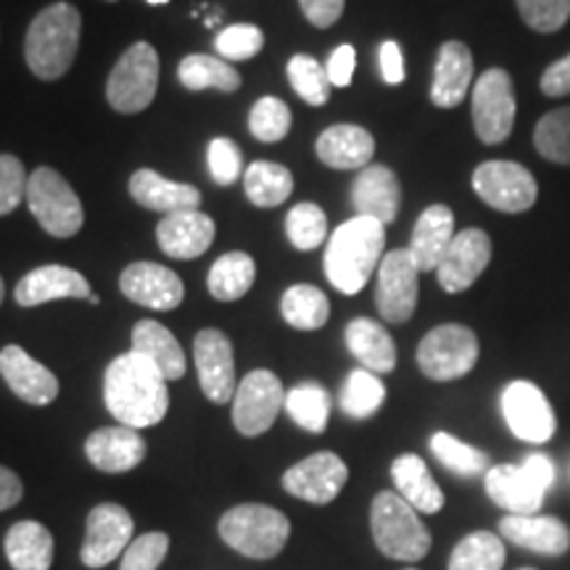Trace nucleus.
Wrapping results in <instances>:
<instances>
[{
  "label": "nucleus",
  "mask_w": 570,
  "mask_h": 570,
  "mask_svg": "<svg viewBox=\"0 0 570 570\" xmlns=\"http://www.w3.org/2000/svg\"><path fill=\"white\" fill-rule=\"evenodd\" d=\"M104 402L119 425L135 431L151 428L161 423L169 410L167 377L146 356L127 352L106 367Z\"/></svg>",
  "instance_id": "1"
},
{
  "label": "nucleus",
  "mask_w": 570,
  "mask_h": 570,
  "mask_svg": "<svg viewBox=\"0 0 570 570\" xmlns=\"http://www.w3.org/2000/svg\"><path fill=\"white\" fill-rule=\"evenodd\" d=\"M386 225L370 217L346 219L325 246V277L344 296H356L383 262Z\"/></svg>",
  "instance_id": "2"
},
{
  "label": "nucleus",
  "mask_w": 570,
  "mask_h": 570,
  "mask_svg": "<svg viewBox=\"0 0 570 570\" xmlns=\"http://www.w3.org/2000/svg\"><path fill=\"white\" fill-rule=\"evenodd\" d=\"M82 13L71 3L46 6L24 35V61L38 80H61L77 59Z\"/></svg>",
  "instance_id": "3"
},
{
  "label": "nucleus",
  "mask_w": 570,
  "mask_h": 570,
  "mask_svg": "<svg viewBox=\"0 0 570 570\" xmlns=\"http://www.w3.org/2000/svg\"><path fill=\"white\" fill-rule=\"evenodd\" d=\"M370 531H373L377 550L391 560L417 562L431 552V531L420 520V512L396 491H381L373 499Z\"/></svg>",
  "instance_id": "4"
},
{
  "label": "nucleus",
  "mask_w": 570,
  "mask_h": 570,
  "mask_svg": "<svg viewBox=\"0 0 570 570\" xmlns=\"http://www.w3.org/2000/svg\"><path fill=\"white\" fill-rule=\"evenodd\" d=\"M219 537L252 560H273L291 539V520L269 504H235L219 518Z\"/></svg>",
  "instance_id": "5"
},
{
  "label": "nucleus",
  "mask_w": 570,
  "mask_h": 570,
  "mask_svg": "<svg viewBox=\"0 0 570 570\" xmlns=\"http://www.w3.org/2000/svg\"><path fill=\"white\" fill-rule=\"evenodd\" d=\"M554 483V465L547 454H529L520 465H494L483 487L497 508L508 515H537Z\"/></svg>",
  "instance_id": "6"
},
{
  "label": "nucleus",
  "mask_w": 570,
  "mask_h": 570,
  "mask_svg": "<svg viewBox=\"0 0 570 570\" xmlns=\"http://www.w3.org/2000/svg\"><path fill=\"white\" fill-rule=\"evenodd\" d=\"M27 206L42 230L53 238H75L85 225L80 196L67 177L51 167H38L27 183Z\"/></svg>",
  "instance_id": "7"
},
{
  "label": "nucleus",
  "mask_w": 570,
  "mask_h": 570,
  "mask_svg": "<svg viewBox=\"0 0 570 570\" xmlns=\"http://www.w3.org/2000/svg\"><path fill=\"white\" fill-rule=\"evenodd\" d=\"M159 88V53L151 42H135L114 63L106 101L119 114H140L154 104Z\"/></svg>",
  "instance_id": "8"
},
{
  "label": "nucleus",
  "mask_w": 570,
  "mask_h": 570,
  "mask_svg": "<svg viewBox=\"0 0 570 570\" xmlns=\"http://www.w3.org/2000/svg\"><path fill=\"white\" fill-rule=\"evenodd\" d=\"M481 354L479 336L468 325L446 323L425 333L417 346L420 373L436 383L458 381L475 367Z\"/></svg>",
  "instance_id": "9"
},
{
  "label": "nucleus",
  "mask_w": 570,
  "mask_h": 570,
  "mask_svg": "<svg viewBox=\"0 0 570 570\" xmlns=\"http://www.w3.org/2000/svg\"><path fill=\"white\" fill-rule=\"evenodd\" d=\"M470 109H473V127L481 142L497 146L512 135L515 127V85L504 69H487L473 85L470 96Z\"/></svg>",
  "instance_id": "10"
},
{
  "label": "nucleus",
  "mask_w": 570,
  "mask_h": 570,
  "mask_svg": "<svg viewBox=\"0 0 570 570\" xmlns=\"http://www.w3.org/2000/svg\"><path fill=\"white\" fill-rule=\"evenodd\" d=\"M473 190L483 204L504 214L529 212L539 198V185L531 169L510 159L479 164L473 173Z\"/></svg>",
  "instance_id": "11"
},
{
  "label": "nucleus",
  "mask_w": 570,
  "mask_h": 570,
  "mask_svg": "<svg viewBox=\"0 0 570 570\" xmlns=\"http://www.w3.org/2000/svg\"><path fill=\"white\" fill-rule=\"evenodd\" d=\"M285 410V389L269 370H254L238 383L233 396V423L240 436L256 439L275 425Z\"/></svg>",
  "instance_id": "12"
},
{
  "label": "nucleus",
  "mask_w": 570,
  "mask_h": 570,
  "mask_svg": "<svg viewBox=\"0 0 570 570\" xmlns=\"http://www.w3.org/2000/svg\"><path fill=\"white\" fill-rule=\"evenodd\" d=\"M417 275L420 267L410 248H394L383 256L381 267H377L375 306L386 323L402 325L415 315L420 294Z\"/></svg>",
  "instance_id": "13"
},
{
  "label": "nucleus",
  "mask_w": 570,
  "mask_h": 570,
  "mask_svg": "<svg viewBox=\"0 0 570 570\" xmlns=\"http://www.w3.org/2000/svg\"><path fill=\"white\" fill-rule=\"evenodd\" d=\"M502 415L512 436L525 444H547L558 431L550 399L531 381L508 383L502 391Z\"/></svg>",
  "instance_id": "14"
},
{
  "label": "nucleus",
  "mask_w": 570,
  "mask_h": 570,
  "mask_svg": "<svg viewBox=\"0 0 570 570\" xmlns=\"http://www.w3.org/2000/svg\"><path fill=\"white\" fill-rule=\"evenodd\" d=\"M132 515L122 504L104 502L90 510L88 523H85V541L80 558L85 568H106L119 554H125L127 547L132 544Z\"/></svg>",
  "instance_id": "15"
},
{
  "label": "nucleus",
  "mask_w": 570,
  "mask_h": 570,
  "mask_svg": "<svg viewBox=\"0 0 570 570\" xmlns=\"http://www.w3.org/2000/svg\"><path fill=\"white\" fill-rule=\"evenodd\" d=\"M194 356L198 370V383L206 399L214 404L233 402L235 389V354L233 341L217 327H204L194 341Z\"/></svg>",
  "instance_id": "16"
},
{
  "label": "nucleus",
  "mask_w": 570,
  "mask_h": 570,
  "mask_svg": "<svg viewBox=\"0 0 570 570\" xmlns=\"http://www.w3.org/2000/svg\"><path fill=\"white\" fill-rule=\"evenodd\" d=\"M348 481L346 462L333 452H315L285 470L283 489L309 504H331Z\"/></svg>",
  "instance_id": "17"
},
{
  "label": "nucleus",
  "mask_w": 570,
  "mask_h": 570,
  "mask_svg": "<svg viewBox=\"0 0 570 570\" xmlns=\"http://www.w3.org/2000/svg\"><path fill=\"white\" fill-rule=\"evenodd\" d=\"M491 262V238L489 233L479 230V227H468L454 235L449 244L446 254L441 256L436 275L439 285L446 294H462L473 285L479 277L487 273Z\"/></svg>",
  "instance_id": "18"
},
{
  "label": "nucleus",
  "mask_w": 570,
  "mask_h": 570,
  "mask_svg": "<svg viewBox=\"0 0 570 570\" xmlns=\"http://www.w3.org/2000/svg\"><path fill=\"white\" fill-rule=\"evenodd\" d=\"M119 291L130 302L154 312H173L183 304L185 285L180 275L156 262H132L119 277Z\"/></svg>",
  "instance_id": "19"
},
{
  "label": "nucleus",
  "mask_w": 570,
  "mask_h": 570,
  "mask_svg": "<svg viewBox=\"0 0 570 570\" xmlns=\"http://www.w3.org/2000/svg\"><path fill=\"white\" fill-rule=\"evenodd\" d=\"M0 375L6 386L32 407H46L59 396V377L17 344L0 352Z\"/></svg>",
  "instance_id": "20"
},
{
  "label": "nucleus",
  "mask_w": 570,
  "mask_h": 570,
  "mask_svg": "<svg viewBox=\"0 0 570 570\" xmlns=\"http://www.w3.org/2000/svg\"><path fill=\"white\" fill-rule=\"evenodd\" d=\"M85 458L101 473H130L146 458V441L140 431L127 425L98 428L85 441Z\"/></svg>",
  "instance_id": "21"
},
{
  "label": "nucleus",
  "mask_w": 570,
  "mask_h": 570,
  "mask_svg": "<svg viewBox=\"0 0 570 570\" xmlns=\"http://www.w3.org/2000/svg\"><path fill=\"white\" fill-rule=\"evenodd\" d=\"M499 537L520 550L560 558L570 550V529L554 515H504L499 520Z\"/></svg>",
  "instance_id": "22"
},
{
  "label": "nucleus",
  "mask_w": 570,
  "mask_h": 570,
  "mask_svg": "<svg viewBox=\"0 0 570 570\" xmlns=\"http://www.w3.org/2000/svg\"><path fill=\"white\" fill-rule=\"evenodd\" d=\"M352 204L356 217H370L381 225H391L399 217V206H402L399 177L383 164H370V167L360 169L352 185Z\"/></svg>",
  "instance_id": "23"
},
{
  "label": "nucleus",
  "mask_w": 570,
  "mask_h": 570,
  "mask_svg": "<svg viewBox=\"0 0 570 570\" xmlns=\"http://www.w3.org/2000/svg\"><path fill=\"white\" fill-rule=\"evenodd\" d=\"M214 235H217L214 219L198 209L169 214V217H161L159 227H156L159 248L173 259H198L209 252Z\"/></svg>",
  "instance_id": "24"
},
{
  "label": "nucleus",
  "mask_w": 570,
  "mask_h": 570,
  "mask_svg": "<svg viewBox=\"0 0 570 570\" xmlns=\"http://www.w3.org/2000/svg\"><path fill=\"white\" fill-rule=\"evenodd\" d=\"M475 63L473 53L465 42L446 40L439 48L436 67H433V82H431V101L439 109H454L465 101L470 85H473Z\"/></svg>",
  "instance_id": "25"
},
{
  "label": "nucleus",
  "mask_w": 570,
  "mask_h": 570,
  "mask_svg": "<svg viewBox=\"0 0 570 570\" xmlns=\"http://www.w3.org/2000/svg\"><path fill=\"white\" fill-rule=\"evenodd\" d=\"M92 294L88 277L63 265H46L27 273L17 283L13 298L24 309L56 302V298H88Z\"/></svg>",
  "instance_id": "26"
},
{
  "label": "nucleus",
  "mask_w": 570,
  "mask_h": 570,
  "mask_svg": "<svg viewBox=\"0 0 570 570\" xmlns=\"http://www.w3.org/2000/svg\"><path fill=\"white\" fill-rule=\"evenodd\" d=\"M130 196L142 209L159 212L164 217L198 209V204H202V190L188 183L167 180V177L154 173V169H138L130 177Z\"/></svg>",
  "instance_id": "27"
},
{
  "label": "nucleus",
  "mask_w": 570,
  "mask_h": 570,
  "mask_svg": "<svg viewBox=\"0 0 570 570\" xmlns=\"http://www.w3.org/2000/svg\"><path fill=\"white\" fill-rule=\"evenodd\" d=\"M317 159L333 169H365L375 156V138L360 125H333L315 142Z\"/></svg>",
  "instance_id": "28"
},
{
  "label": "nucleus",
  "mask_w": 570,
  "mask_h": 570,
  "mask_svg": "<svg viewBox=\"0 0 570 570\" xmlns=\"http://www.w3.org/2000/svg\"><path fill=\"white\" fill-rule=\"evenodd\" d=\"M454 235H458L454 233V212L446 204H431L420 214L407 246L410 254L415 256L420 273H433L439 267L441 256L446 254Z\"/></svg>",
  "instance_id": "29"
},
{
  "label": "nucleus",
  "mask_w": 570,
  "mask_h": 570,
  "mask_svg": "<svg viewBox=\"0 0 570 570\" xmlns=\"http://www.w3.org/2000/svg\"><path fill=\"white\" fill-rule=\"evenodd\" d=\"M391 479H394L396 494L412 504L420 515H436L444 510V491L433 481L431 470L417 454H399L391 462Z\"/></svg>",
  "instance_id": "30"
},
{
  "label": "nucleus",
  "mask_w": 570,
  "mask_h": 570,
  "mask_svg": "<svg viewBox=\"0 0 570 570\" xmlns=\"http://www.w3.org/2000/svg\"><path fill=\"white\" fill-rule=\"evenodd\" d=\"M346 346L362 367L375 375L394 373L396 344L381 323L370 317H356L346 325Z\"/></svg>",
  "instance_id": "31"
},
{
  "label": "nucleus",
  "mask_w": 570,
  "mask_h": 570,
  "mask_svg": "<svg viewBox=\"0 0 570 570\" xmlns=\"http://www.w3.org/2000/svg\"><path fill=\"white\" fill-rule=\"evenodd\" d=\"M3 550L13 570H51L53 537L38 520L13 523L6 533Z\"/></svg>",
  "instance_id": "32"
},
{
  "label": "nucleus",
  "mask_w": 570,
  "mask_h": 570,
  "mask_svg": "<svg viewBox=\"0 0 570 570\" xmlns=\"http://www.w3.org/2000/svg\"><path fill=\"white\" fill-rule=\"evenodd\" d=\"M132 352L146 356L167 381L185 375V354L177 338L156 320H140L132 327Z\"/></svg>",
  "instance_id": "33"
},
{
  "label": "nucleus",
  "mask_w": 570,
  "mask_h": 570,
  "mask_svg": "<svg viewBox=\"0 0 570 570\" xmlns=\"http://www.w3.org/2000/svg\"><path fill=\"white\" fill-rule=\"evenodd\" d=\"M246 198L259 209H275L294 194V175L275 161H252L244 175Z\"/></svg>",
  "instance_id": "34"
},
{
  "label": "nucleus",
  "mask_w": 570,
  "mask_h": 570,
  "mask_svg": "<svg viewBox=\"0 0 570 570\" xmlns=\"http://www.w3.org/2000/svg\"><path fill=\"white\" fill-rule=\"evenodd\" d=\"M177 80L185 90L202 92V90H219L235 92L240 88V75L225 59L206 53L185 56L177 67Z\"/></svg>",
  "instance_id": "35"
},
{
  "label": "nucleus",
  "mask_w": 570,
  "mask_h": 570,
  "mask_svg": "<svg viewBox=\"0 0 570 570\" xmlns=\"http://www.w3.org/2000/svg\"><path fill=\"white\" fill-rule=\"evenodd\" d=\"M256 281V262L254 256L244 252H230L219 256L209 269L206 285H209V294L217 302H238L244 298Z\"/></svg>",
  "instance_id": "36"
},
{
  "label": "nucleus",
  "mask_w": 570,
  "mask_h": 570,
  "mask_svg": "<svg viewBox=\"0 0 570 570\" xmlns=\"http://www.w3.org/2000/svg\"><path fill=\"white\" fill-rule=\"evenodd\" d=\"M281 315L296 331H320L331 317V302L317 285H291L281 298Z\"/></svg>",
  "instance_id": "37"
},
{
  "label": "nucleus",
  "mask_w": 570,
  "mask_h": 570,
  "mask_svg": "<svg viewBox=\"0 0 570 570\" xmlns=\"http://www.w3.org/2000/svg\"><path fill=\"white\" fill-rule=\"evenodd\" d=\"M508 562V547L491 531H473L458 541L449 554L446 570H502Z\"/></svg>",
  "instance_id": "38"
},
{
  "label": "nucleus",
  "mask_w": 570,
  "mask_h": 570,
  "mask_svg": "<svg viewBox=\"0 0 570 570\" xmlns=\"http://www.w3.org/2000/svg\"><path fill=\"white\" fill-rule=\"evenodd\" d=\"M285 412L304 431L323 433L331 420V394L320 383L304 381L285 394Z\"/></svg>",
  "instance_id": "39"
},
{
  "label": "nucleus",
  "mask_w": 570,
  "mask_h": 570,
  "mask_svg": "<svg viewBox=\"0 0 570 570\" xmlns=\"http://www.w3.org/2000/svg\"><path fill=\"white\" fill-rule=\"evenodd\" d=\"M431 452L449 473L462 475V479H479V475H487L491 468L487 452L465 444V441H460L458 436H452V433L446 431L433 433Z\"/></svg>",
  "instance_id": "40"
},
{
  "label": "nucleus",
  "mask_w": 570,
  "mask_h": 570,
  "mask_svg": "<svg viewBox=\"0 0 570 570\" xmlns=\"http://www.w3.org/2000/svg\"><path fill=\"white\" fill-rule=\"evenodd\" d=\"M386 402V386L375 373L360 367L346 375L344 389H341V410L354 420L373 417Z\"/></svg>",
  "instance_id": "41"
},
{
  "label": "nucleus",
  "mask_w": 570,
  "mask_h": 570,
  "mask_svg": "<svg viewBox=\"0 0 570 570\" xmlns=\"http://www.w3.org/2000/svg\"><path fill=\"white\" fill-rule=\"evenodd\" d=\"M533 146L547 161L570 167V106L554 109L533 127Z\"/></svg>",
  "instance_id": "42"
},
{
  "label": "nucleus",
  "mask_w": 570,
  "mask_h": 570,
  "mask_svg": "<svg viewBox=\"0 0 570 570\" xmlns=\"http://www.w3.org/2000/svg\"><path fill=\"white\" fill-rule=\"evenodd\" d=\"M288 82L296 90V96L309 106H325L331 98V80H327V71L323 63L306 53H296L288 61Z\"/></svg>",
  "instance_id": "43"
},
{
  "label": "nucleus",
  "mask_w": 570,
  "mask_h": 570,
  "mask_svg": "<svg viewBox=\"0 0 570 570\" xmlns=\"http://www.w3.org/2000/svg\"><path fill=\"white\" fill-rule=\"evenodd\" d=\"M285 233L298 252H315L327 238V217L317 204L302 202L285 217Z\"/></svg>",
  "instance_id": "44"
},
{
  "label": "nucleus",
  "mask_w": 570,
  "mask_h": 570,
  "mask_svg": "<svg viewBox=\"0 0 570 570\" xmlns=\"http://www.w3.org/2000/svg\"><path fill=\"white\" fill-rule=\"evenodd\" d=\"M291 122H294V114L288 104L275 96L259 98L248 114V130L262 142H281L291 132Z\"/></svg>",
  "instance_id": "45"
},
{
  "label": "nucleus",
  "mask_w": 570,
  "mask_h": 570,
  "mask_svg": "<svg viewBox=\"0 0 570 570\" xmlns=\"http://www.w3.org/2000/svg\"><path fill=\"white\" fill-rule=\"evenodd\" d=\"M262 48H265V35L256 24H230L214 38V51L227 63L254 59Z\"/></svg>",
  "instance_id": "46"
},
{
  "label": "nucleus",
  "mask_w": 570,
  "mask_h": 570,
  "mask_svg": "<svg viewBox=\"0 0 570 570\" xmlns=\"http://www.w3.org/2000/svg\"><path fill=\"white\" fill-rule=\"evenodd\" d=\"M515 6L520 19L541 35L562 30L570 19V0H515Z\"/></svg>",
  "instance_id": "47"
},
{
  "label": "nucleus",
  "mask_w": 570,
  "mask_h": 570,
  "mask_svg": "<svg viewBox=\"0 0 570 570\" xmlns=\"http://www.w3.org/2000/svg\"><path fill=\"white\" fill-rule=\"evenodd\" d=\"M27 169L13 154H0V217L17 212L27 202Z\"/></svg>",
  "instance_id": "48"
},
{
  "label": "nucleus",
  "mask_w": 570,
  "mask_h": 570,
  "mask_svg": "<svg viewBox=\"0 0 570 570\" xmlns=\"http://www.w3.org/2000/svg\"><path fill=\"white\" fill-rule=\"evenodd\" d=\"M206 164H209V175L217 185H233L244 175V156L240 148L230 138H214L206 148Z\"/></svg>",
  "instance_id": "49"
},
{
  "label": "nucleus",
  "mask_w": 570,
  "mask_h": 570,
  "mask_svg": "<svg viewBox=\"0 0 570 570\" xmlns=\"http://www.w3.org/2000/svg\"><path fill=\"white\" fill-rule=\"evenodd\" d=\"M169 552V537L161 531L142 533V537L132 539L122 554V570H156L167 558Z\"/></svg>",
  "instance_id": "50"
},
{
  "label": "nucleus",
  "mask_w": 570,
  "mask_h": 570,
  "mask_svg": "<svg viewBox=\"0 0 570 570\" xmlns=\"http://www.w3.org/2000/svg\"><path fill=\"white\" fill-rule=\"evenodd\" d=\"M298 6H302V13L312 27L327 30L341 19L346 0H298Z\"/></svg>",
  "instance_id": "51"
},
{
  "label": "nucleus",
  "mask_w": 570,
  "mask_h": 570,
  "mask_svg": "<svg viewBox=\"0 0 570 570\" xmlns=\"http://www.w3.org/2000/svg\"><path fill=\"white\" fill-rule=\"evenodd\" d=\"M354 69H356V51L348 42L344 46H338L336 51L331 53V59H327V80H331L333 88H348L352 85V77H354Z\"/></svg>",
  "instance_id": "52"
},
{
  "label": "nucleus",
  "mask_w": 570,
  "mask_h": 570,
  "mask_svg": "<svg viewBox=\"0 0 570 570\" xmlns=\"http://www.w3.org/2000/svg\"><path fill=\"white\" fill-rule=\"evenodd\" d=\"M539 88L550 98L570 96V53L562 56V59H558L544 69V75H541L539 80Z\"/></svg>",
  "instance_id": "53"
},
{
  "label": "nucleus",
  "mask_w": 570,
  "mask_h": 570,
  "mask_svg": "<svg viewBox=\"0 0 570 570\" xmlns=\"http://www.w3.org/2000/svg\"><path fill=\"white\" fill-rule=\"evenodd\" d=\"M377 63H381V75L386 85L404 82V56L402 46L396 40H383L377 48Z\"/></svg>",
  "instance_id": "54"
},
{
  "label": "nucleus",
  "mask_w": 570,
  "mask_h": 570,
  "mask_svg": "<svg viewBox=\"0 0 570 570\" xmlns=\"http://www.w3.org/2000/svg\"><path fill=\"white\" fill-rule=\"evenodd\" d=\"M21 497H24V487H21L19 475L13 473V470L0 465V512L19 504Z\"/></svg>",
  "instance_id": "55"
},
{
  "label": "nucleus",
  "mask_w": 570,
  "mask_h": 570,
  "mask_svg": "<svg viewBox=\"0 0 570 570\" xmlns=\"http://www.w3.org/2000/svg\"><path fill=\"white\" fill-rule=\"evenodd\" d=\"M217 24H219V11L214 13V17L206 19V27H217Z\"/></svg>",
  "instance_id": "56"
},
{
  "label": "nucleus",
  "mask_w": 570,
  "mask_h": 570,
  "mask_svg": "<svg viewBox=\"0 0 570 570\" xmlns=\"http://www.w3.org/2000/svg\"><path fill=\"white\" fill-rule=\"evenodd\" d=\"M88 302L92 304V306H98V304H101V296H96V294H90L88 296Z\"/></svg>",
  "instance_id": "57"
},
{
  "label": "nucleus",
  "mask_w": 570,
  "mask_h": 570,
  "mask_svg": "<svg viewBox=\"0 0 570 570\" xmlns=\"http://www.w3.org/2000/svg\"><path fill=\"white\" fill-rule=\"evenodd\" d=\"M3 296H6V283L3 277H0V304H3Z\"/></svg>",
  "instance_id": "58"
},
{
  "label": "nucleus",
  "mask_w": 570,
  "mask_h": 570,
  "mask_svg": "<svg viewBox=\"0 0 570 570\" xmlns=\"http://www.w3.org/2000/svg\"><path fill=\"white\" fill-rule=\"evenodd\" d=\"M146 3H151V6H161V3H169V0H146Z\"/></svg>",
  "instance_id": "59"
},
{
  "label": "nucleus",
  "mask_w": 570,
  "mask_h": 570,
  "mask_svg": "<svg viewBox=\"0 0 570 570\" xmlns=\"http://www.w3.org/2000/svg\"><path fill=\"white\" fill-rule=\"evenodd\" d=\"M520 570H537V568H520Z\"/></svg>",
  "instance_id": "60"
},
{
  "label": "nucleus",
  "mask_w": 570,
  "mask_h": 570,
  "mask_svg": "<svg viewBox=\"0 0 570 570\" xmlns=\"http://www.w3.org/2000/svg\"><path fill=\"white\" fill-rule=\"evenodd\" d=\"M407 570H415V568H407Z\"/></svg>",
  "instance_id": "61"
}]
</instances>
